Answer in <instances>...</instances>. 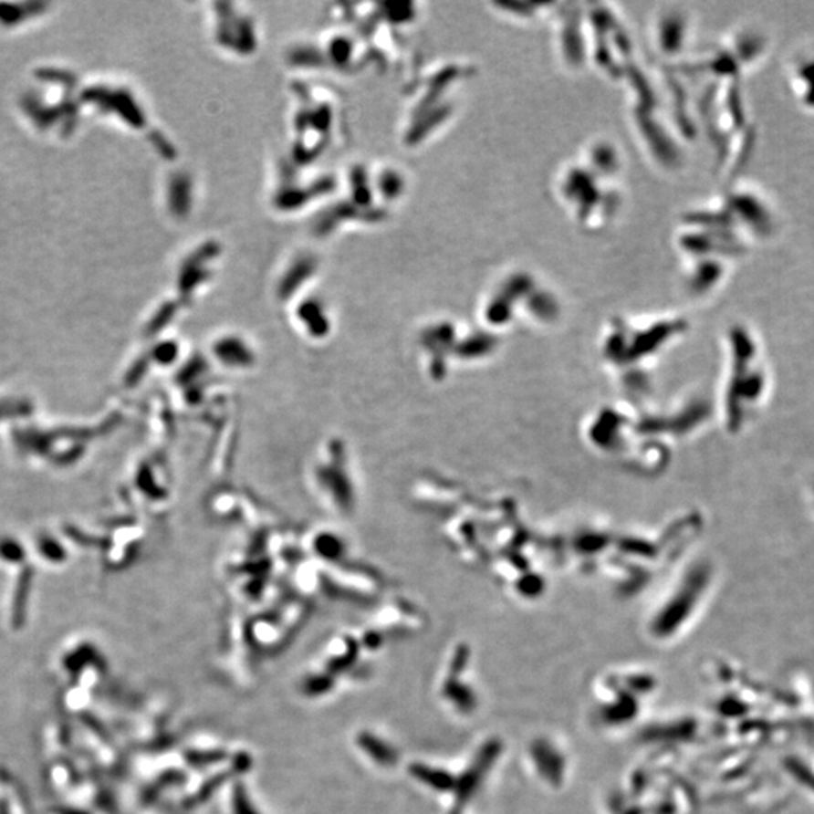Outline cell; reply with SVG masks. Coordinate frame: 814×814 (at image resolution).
Masks as SVG:
<instances>
[{
    "mask_svg": "<svg viewBox=\"0 0 814 814\" xmlns=\"http://www.w3.org/2000/svg\"><path fill=\"white\" fill-rule=\"evenodd\" d=\"M733 212L748 233L757 237H769L777 228V216L769 201L757 191L737 192L730 201Z\"/></svg>",
    "mask_w": 814,
    "mask_h": 814,
    "instance_id": "1",
    "label": "cell"
}]
</instances>
